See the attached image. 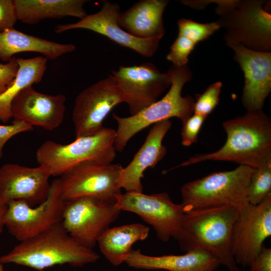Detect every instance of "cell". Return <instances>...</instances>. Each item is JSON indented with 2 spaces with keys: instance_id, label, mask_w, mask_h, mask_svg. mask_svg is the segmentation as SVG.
I'll return each instance as SVG.
<instances>
[{
  "instance_id": "cell-26",
  "label": "cell",
  "mask_w": 271,
  "mask_h": 271,
  "mask_svg": "<svg viewBox=\"0 0 271 271\" xmlns=\"http://www.w3.org/2000/svg\"><path fill=\"white\" fill-rule=\"evenodd\" d=\"M177 24L179 36L185 37L196 44L208 38L220 27L216 22L201 24L186 19H179Z\"/></svg>"
},
{
  "instance_id": "cell-35",
  "label": "cell",
  "mask_w": 271,
  "mask_h": 271,
  "mask_svg": "<svg viewBox=\"0 0 271 271\" xmlns=\"http://www.w3.org/2000/svg\"><path fill=\"white\" fill-rule=\"evenodd\" d=\"M0 271H4L3 264L0 262Z\"/></svg>"
},
{
  "instance_id": "cell-13",
  "label": "cell",
  "mask_w": 271,
  "mask_h": 271,
  "mask_svg": "<svg viewBox=\"0 0 271 271\" xmlns=\"http://www.w3.org/2000/svg\"><path fill=\"white\" fill-rule=\"evenodd\" d=\"M127 103L130 115H134L158 100L171 84V77L161 73L152 63L120 66L111 71Z\"/></svg>"
},
{
  "instance_id": "cell-18",
  "label": "cell",
  "mask_w": 271,
  "mask_h": 271,
  "mask_svg": "<svg viewBox=\"0 0 271 271\" xmlns=\"http://www.w3.org/2000/svg\"><path fill=\"white\" fill-rule=\"evenodd\" d=\"M171 126L170 119L153 125L143 145L129 164L121 171L117 181L121 189L123 188L126 192L143 193L144 173L149 168H154L165 156L167 148L162 142Z\"/></svg>"
},
{
  "instance_id": "cell-23",
  "label": "cell",
  "mask_w": 271,
  "mask_h": 271,
  "mask_svg": "<svg viewBox=\"0 0 271 271\" xmlns=\"http://www.w3.org/2000/svg\"><path fill=\"white\" fill-rule=\"evenodd\" d=\"M149 231L148 227L138 223L109 228L100 236L97 243L107 260L118 266L124 262L133 244L146 239Z\"/></svg>"
},
{
  "instance_id": "cell-31",
  "label": "cell",
  "mask_w": 271,
  "mask_h": 271,
  "mask_svg": "<svg viewBox=\"0 0 271 271\" xmlns=\"http://www.w3.org/2000/svg\"><path fill=\"white\" fill-rule=\"evenodd\" d=\"M17 20L15 0H0V33L14 28Z\"/></svg>"
},
{
  "instance_id": "cell-5",
  "label": "cell",
  "mask_w": 271,
  "mask_h": 271,
  "mask_svg": "<svg viewBox=\"0 0 271 271\" xmlns=\"http://www.w3.org/2000/svg\"><path fill=\"white\" fill-rule=\"evenodd\" d=\"M254 169L239 165L233 170L213 172L184 184L181 194L185 213L247 203L248 188Z\"/></svg>"
},
{
  "instance_id": "cell-6",
  "label": "cell",
  "mask_w": 271,
  "mask_h": 271,
  "mask_svg": "<svg viewBox=\"0 0 271 271\" xmlns=\"http://www.w3.org/2000/svg\"><path fill=\"white\" fill-rule=\"evenodd\" d=\"M115 135L116 130L103 127L95 133L76 138L66 145L48 140L37 150L36 160L39 165L47 166L53 176H60L84 163L109 164L116 155Z\"/></svg>"
},
{
  "instance_id": "cell-20",
  "label": "cell",
  "mask_w": 271,
  "mask_h": 271,
  "mask_svg": "<svg viewBox=\"0 0 271 271\" xmlns=\"http://www.w3.org/2000/svg\"><path fill=\"white\" fill-rule=\"evenodd\" d=\"M168 3L165 0H141L120 13L119 26L142 39L162 38L164 35L162 15Z\"/></svg>"
},
{
  "instance_id": "cell-10",
  "label": "cell",
  "mask_w": 271,
  "mask_h": 271,
  "mask_svg": "<svg viewBox=\"0 0 271 271\" xmlns=\"http://www.w3.org/2000/svg\"><path fill=\"white\" fill-rule=\"evenodd\" d=\"M271 235V194L260 203L241 206L233 223L231 252L237 265L250 267Z\"/></svg>"
},
{
  "instance_id": "cell-14",
  "label": "cell",
  "mask_w": 271,
  "mask_h": 271,
  "mask_svg": "<svg viewBox=\"0 0 271 271\" xmlns=\"http://www.w3.org/2000/svg\"><path fill=\"white\" fill-rule=\"evenodd\" d=\"M120 13V6L117 3L105 1L98 12L87 15L74 23L58 25L55 27V32L60 34L77 29L90 30L104 35L121 46L128 48L143 56H153L157 51L161 38L142 39L129 34L118 24Z\"/></svg>"
},
{
  "instance_id": "cell-4",
  "label": "cell",
  "mask_w": 271,
  "mask_h": 271,
  "mask_svg": "<svg viewBox=\"0 0 271 271\" xmlns=\"http://www.w3.org/2000/svg\"><path fill=\"white\" fill-rule=\"evenodd\" d=\"M167 72L171 84L162 98L132 115L122 117L112 114L117 123L114 143L116 152H121L131 138L151 125L172 117L179 119L183 123L194 113V99L190 95H182L184 84L191 78L190 70L186 66L173 65Z\"/></svg>"
},
{
  "instance_id": "cell-17",
  "label": "cell",
  "mask_w": 271,
  "mask_h": 271,
  "mask_svg": "<svg viewBox=\"0 0 271 271\" xmlns=\"http://www.w3.org/2000/svg\"><path fill=\"white\" fill-rule=\"evenodd\" d=\"M65 101L63 94H44L29 86L23 89L13 100L12 118L14 120H22L33 126L52 131L63 121Z\"/></svg>"
},
{
  "instance_id": "cell-8",
  "label": "cell",
  "mask_w": 271,
  "mask_h": 271,
  "mask_svg": "<svg viewBox=\"0 0 271 271\" xmlns=\"http://www.w3.org/2000/svg\"><path fill=\"white\" fill-rule=\"evenodd\" d=\"M60 192V180L57 179L51 183L46 200L36 207L21 200L9 201L4 216L9 233L21 242L61 222L65 202Z\"/></svg>"
},
{
  "instance_id": "cell-25",
  "label": "cell",
  "mask_w": 271,
  "mask_h": 271,
  "mask_svg": "<svg viewBox=\"0 0 271 271\" xmlns=\"http://www.w3.org/2000/svg\"><path fill=\"white\" fill-rule=\"evenodd\" d=\"M271 194V162L255 168L247 191V201L252 205L261 203Z\"/></svg>"
},
{
  "instance_id": "cell-1",
  "label": "cell",
  "mask_w": 271,
  "mask_h": 271,
  "mask_svg": "<svg viewBox=\"0 0 271 271\" xmlns=\"http://www.w3.org/2000/svg\"><path fill=\"white\" fill-rule=\"evenodd\" d=\"M223 127L227 139L220 149L192 156L175 168L220 161L257 168L271 162V119L261 109L227 120Z\"/></svg>"
},
{
  "instance_id": "cell-24",
  "label": "cell",
  "mask_w": 271,
  "mask_h": 271,
  "mask_svg": "<svg viewBox=\"0 0 271 271\" xmlns=\"http://www.w3.org/2000/svg\"><path fill=\"white\" fill-rule=\"evenodd\" d=\"M19 65L13 83L0 94V120L8 122L12 118V104L17 95L25 88L40 83L47 69V59L38 56L31 58H16Z\"/></svg>"
},
{
  "instance_id": "cell-15",
  "label": "cell",
  "mask_w": 271,
  "mask_h": 271,
  "mask_svg": "<svg viewBox=\"0 0 271 271\" xmlns=\"http://www.w3.org/2000/svg\"><path fill=\"white\" fill-rule=\"evenodd\" d=\"M51 173L45 165L28 167L7 163L0 168V203L21 200L31 207L43 203L48 197Z\"/></svg>"
},
{
  "instance_id": "cell-3",
  "label": "cell",
  "mask_w": 271,
  "mask_h": 271,
  "mask_svg": "<svg viewBox=\"0 0 271 271\" xmlns=\"http://www.w3.org/2000/svg\"><path fill=\"white\" fill-rule=\"evenodd\" d=\"M240 207L223 206L186 213L176 239L180 249L207 250L228 271H240L231 247L232 228Z\"/></svg>"
},
{
  "instance_id": "cell-7",
  "label": "cell",
  "mask_w": 271,
  "mask_h": 271,
  "mask_svg": "<svg viewBox=\"0 0 271 271\" xmlns=\"http://www.w3.org/2000/svg\"><path fill=\"white\" fill-rule=\"evenodd\" d=\"M121 211L115 204L95 197H81L65 202L62 223L76 242L93 249Z\"/></svg>"
},
{
  "instance_id": "cell-11",
  "label": "cell",
  "mask_w": 271,
  "mask_h": 271,
  "mask_svg": "<svg viewBox=\"0 0 271 271\" xmlns=\"http://www.w3.org/2000/svg\"><path fill=\"white\" fill-rule=\"evenodd\" d=\"M115 205L121 211L139 216L153 227L158 238L163 241L171 238L176 240L186 213L182 204L174 203L166 192L150 195L126 192L118 197Z\"/></svg>"
},
{
  "instance_id": "cell-29",
  "label": "cell",
  "mask_w": 271,
  "mask_h": 271,
  "mask_svg": "<svg viewBox=\"0 0 271 271\" xmlns=\"http://www.w3.org/2000/svg\"><path fill=\"white\" fill-rule=\"evenodd\" d=\"M206 116L193 113L183 123L181 131L182 144L188 147L196 143L199 131L206 118Z\"/></svg>"
},
{
  "instance_id": "cell-21",
  "label": "cell",
  "mask_w": 271,
  "mask_h": 271,
  "mask_svg": "<svg viewBox=\"0 0 271 271\" xmlns=\"http://www.w3.org/2000/svg\"><path fill=\"white\" fill-rule=\"evenodd\" d=\"M75 48L73 44L59 43L29 35L14 28L0 33V60L5 62L24 52L39 53L47 59L53 60L73 52Z\"/></svg>"
},
{
  "instance_id": "cell-22",
  "label": "cell",
  "mask_w": 271,
  "mask_h": 271,
  "mask_svg": "<svg viewBox=\"0 0 271 271\" xmlns=\"http://www.w3.org/2000/svg\"><path fill=\"white\" fill-rule=\"evenodd\" d=\"M86 0H15L18 20L34 25L46 19L66 16L80 20L87 14L84 9Z\"/></svg>"
},
{
  "instance_id": "cell-33",
  "label": "cell",
  "mask_w": 271,
  "mask_h": 271,
  "mask_svg": "<svg viewBox=\"0 0 271 271\" xmlns=\"http://www.w3.org/2000/svg\"><path fill=\"white\" fill-rule=\"evenodd\" d=\"M249 267L250 271H271V248L263 245Z\"/></svg>"
},
{
  "instance_id": "cell-27",
  "label": "cell",
  "mask_w": 271,
  "mask_h": 271,
  "mask_svg": "<svg viewBox=\"0 0 271 271\" xmlns=\"http://www.w3.org/2000/svg\"><path fill=\"white\" fill-rule=\"evenodd\" d=\"M221 87L222 83L216 82L209 86L202 94L197 95L194 113L207 117L218 103Z\"/></svg>"
},
{
  "instance_id": "cell-16",
  "label": "cell",
  "mask_w": 271,
  "mask_h": 271,
  "mask_svg": "<svg viewBox=\"0 0 271 271\" xmlns=\"http://www.w3.org/2000/svg\"><path fill=\"white\" fill-rule=\"evenodd\" d=\"M228 46L244 72L242 100L247 111L261 109L271 90V54L252 50L229 37Z\"/></svg>"
},
{
  "instance_id": "cell-12",
  "label": "cell",
  "mask_w": 271,
  "mask_h": 271,
  "mask_svg": "<svg viewBox=\"0 0 271 271\" xmlns=\"http://www.w3.org/2000/svg\"><path fill=\"white\" fill-rule=\"evenodd\" d=\"M124 102L114 77L110 75L81 91L72 111L76 138L90 135L104 126L103 121L112 109Z\"/></svg>"
},
{
  "instance_id": "cell-34",
  "label": "cell",
  "mask_w": 271,
  "mask_h": 271,
  "mask_svg": "<svg viewBox=\"0 0 271 271\" xmlns=\"http://www.w3.org/2000/svg\"><path fill=\"white\" fill-rule=\"evenodd\" d=\"M8 204L0 203V234L3 231L5 226L4 223V216L7 210Z\"/></svg>"
},
{
  "instance_id": "cell-32",
  "label": "cell",
  "mask_w": 271,
  "mask_h": 271,
  "mask_svg": "<svg viewBox=\"0 0 271 271\" xmlns=\"http://www.w3.org/2000/svg\"><path fill=\"white\" fill-rule=\"evenodd\" d=\"M18 69L19 65L14 57L6 63H0V94L13 83Z\"/></svg>"
},
{
  "instance_id": "cell-9",
  "label": "cell",
  "mask_w": 271,
  "mask_h": 271,
  "mask_svg": "<svg viewBox=\"0 0 271 271\" xmlns=\"http://www.w3.org/2000/svg\"><path fill=\"white\" fill-rule=\"evenodd\" d=\"M123 167L120 164H79L60 176L61 197L65 201L92 196L115 204L121 195L117 181Z\"/></svg>"
},
{
  "instance_id": "cell-28",
  "label": "cell",
  "mask_w": 271,
  "mask_h": 271,
  "mask_svg": "<svg viewBox=\"0 0 271 271\" xmlns=\"http://www.w3.org/2000/svg\"><path fill=\"white\" fill-rule=\"evenodd\" d=\"M195 45L196 43L191 40L178 35L171 46L170 52L166 58L171 61L175 67L186 66L188 62V56Z\"/></svg>"
},
{
  "instance_id": "cell-2",
  "label": "cell",
  "mask_w": 271,
  "mask_h": 271,
  "mask_svg": "<svg viewBox=\"0 0 271 271\" xmlns=\"http://www.w3.org/2000/svg\"><path fill=\"white\" fill-rule=\"evenodd\" d=\"M99 255L68 234L62 222L19 244L0 256V262L15 263L39 271L56 265L81 267L96 262Z\"/></svg>"
},
{
  "instance_id": "cell-19",
  "label": "cell",
  "mask_w": 271,
  "mask_h": 271,
  "mask_svg": "<svg viewBox=\"0 0 271 271\" xmlns=\"http://www.w3.org/2000/svg\"><path fill=\"white\" fill-rule=\"evenodd\" d=\"M136 269H165L169 271H214L221 264L212 253L204 249H196L182 255L150 256L141 250H132L125 261Z\"/></svg>"
},
{
  "instance_id": "cell-30",
  "label": "cell",
  "mask_w": 271,
  "mask_h": 271,
  "mask_svg": "<svg viewBox=\"0 0 271 271\" xmlns=\"http://www.w3.org/2000/svg\"><path fill=\"white\" fill-rule=\"evenodd\" d=\"M33 129V126L22 120H13L10 125H0V159L3 156L4 146L11 138L21 132Z\"/></svg>"
}]
</instances>
